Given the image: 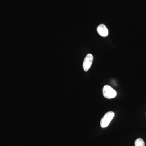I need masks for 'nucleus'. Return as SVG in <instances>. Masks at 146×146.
I'll use <instances>...</instances> for the list:
<instances>
[{
	"instance_id": "1",
	"label": "nucleus",
	"mask_w": 146,
	"mask_h": 146,
	"mask_svg": "<svg viewBox=\"0 0 146 146\" xmlns=\"http://www.w3.org/2000/svg\"><path fill=\"white\" fill-rule=\"evenodd\" d=\"M115 113L114 112H108L105 114L100 121V125L102 128L107 127L114 117Z\"/></svg>"
},
{
	"instance_id": "2",
	"label": "nucleus",
	"mask_w": 146,
	"mask_h": 146,
	"mask_svg": "<svg viewBox=\"0 0 146 146\" xmlns=\"http://www.w3.org/2000/svg\"><path fill=\"white\" fill-rule=\"evenodd\" d=\"M104 96L107 99H112L117 96V93L115 89L109 85H105L103 88Z\"/></svg>"
},
{
	"instance_id": "3",
	"label": "nucleus",
	"mask_w": 146,
	"mask_h": 146,
	"mask_svg": "<svg viewBox=\"0 0 146 146\" xmlns=\"http://www.w3.org/2000/svg\"><path fill=\"white\" fill-rule=\"evenodd\" d=\"M93 59L94 57L91 54H89L86 56L84 60L83 63V68L84 71L87 72L89 70L93 63Z\"/></svg>"
},
{
	"instance_id": "4",
	"label": "nucleus",
	"mask_w": 146,
	"mask_h": 146,
	"mask_svg": "<svg viewBox=\"0 0 146 146\" xmlns=\"http://www.w3.org/2000/svg\"><path fill=\"white\" fill-rule=\"evenodd\" d=\"M97 31L101 36L106 37L108 34V31L107 27L104 24L100 25L97 27Z\"/></svg>"
},
{
	"instance_id": "5",
	"label": "nucleus",
	"mask_w": 146,
	"mask_h": 146,
	"mask_svg": "<svg viewBox=\"0 0 146 146\" xmlns=\"http://www.w3.org/2000/svg\"><path fill=\"white\" fill-rule=\"evenodd\" d=\"M135 146H145V142L142 138H138L135 141Z\"/></svg>"
}]
</instances>
